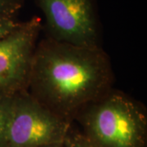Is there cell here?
I'll list each match as a JSON object with an SVG mask.
<instances>
[{
    "label": "cell",
    "instance_id": "1",
    "mask_svg": "<svg viewBox=\"0 0 147 147\" xmlns=\"http://www.w3.org/2000/svg\"><path fill=\"white\" fill-rule=\"evenodd\" d=\"M110 58L100 46L44 38L37 43L26 91L54 114L74 123L80 110L112 89Z\"/></svg>",
    "mask_w": 147,
    "mask_h": 147
},
{
    "label": "cell",
    "instance_id": "2",
    "mask_svg": "<svg viewBox=\"0 0 147 147\" xmlns=\"http://www.w3.org/2000/svg\"><path fill=\"white\" fill-rule=\"evenodd\" d=\"M74 121L100 147H147L146 109L119 91L110 90L85 105Z\"/></svg>",
    "mask_w": 147,
    "mask_h": 147
},
{
    "label": "cell",
    "instance_id": "3",
    "mask_svg": "<svg viewBox=\"0 0 147 147\" xmlns=\"http://www.w3.org/2000/svg\"><path fill=\"white\" fill-rule=\"evenodd\" d=\"M73 123L54 114L26 90L18 92L11 105L5 147L62 145Z\"/></svg>",
    "mask_w": 147,
    "mask_h": 147
},
{
    "label": "cell",
    "instance_id": "4",
    "mask_svg": "<svg viewBox=\"0 0 147 147\" xmlns=\"http://www.w3.org/2000/svg\"><path fill=\"white\" fill-rule=\"evenodd\" d=\"M34 1L45 16L47 38L76 46H99L92 0Z\"/></svg>",
    "mask_w": 147,
    "mask_h": 147
},
{
    "label": "cell",
    "instance_id": "5",
    "mask_svg": "<svg viewBox=\"0 0 147 147\" xmlns=\"http://www.w3.org/2000/svg\"><path fill=\"white\" fill-rule=\"evenodd\" d=\"M41 19L34 16L0 39V92L16 93L26 90Z\"/></svg>",
    "mask_w": 147,
    "mask_h": 147
},
{
    "label": "cell",
    "instance_id": "6",
    "mask_svg": "<svg viewBox=\"0 0 147 147\" xmlns=\"http://www.w3.org/2000/svg\"><path fill=\"white\" fill-rule=\"evenodd\" d=\"M14 94L0 92V147H5L6 131Z\"/></svg>",
    "mask_w": 147,
    "mask_h": 147
},
{
    "label": "cell",
    "instance_id": "7",
    "mask_svg": "<svg viewBox=\"0 0 147 147\" xmlns=\"http://www.w3.org/2000/svg\"><path fill=\"white\" fill-rule=\"evenodd\" d=\"M64 147H100L81 131L71 126L63 142Z\"/></svg>",
    "mask_w": 147,
    "mask_h": 147
},
{
    "label": "cell",
    "instance_id": "8",
    "mask_svg": "<svg viewBox=\"0 0 147 147\" xmlns=\"http://www.w3.org/2000/svg\"><path fill=\"white\" fill-rule=\"evenodd\" d=\"M21 23L16 21L14 16H0V39L16 30Z\"/></svg>",
    "mask_w": 147,
    "mask_h": 147
},
{
    "label": "cell",
    "instance_id": "9",
    "mask_svg": "<svg viewBox=\"0 0 147 147\" xmlns=\"http://www.w3.org/2000/svg\"><path fill=\"white\" fill-rule=\"evenodd\" d=\"M21 7V0H0V16H14Z\"/></svg>",
    "mask_w": 147,
    "mask_h": 147
},
{
    "label": "cell",
    "instance_id": "10",
    "mask_svg": "<svg viewBox=\"0 0 147 147\" xmlns=\"http://www.w3.org/2000/svg\"><path fill=\"white\" fill-rule=\"evenodd\" d=\"M46 147H64L63 144L62 145H56V146H46Z\"/></svg>",
    "mask_w": 147,
    "mask_h": 147
}]
</instances>
